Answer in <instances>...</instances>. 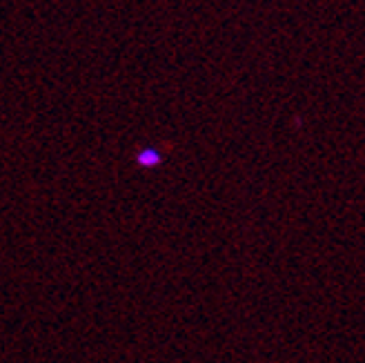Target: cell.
I'll list each match as a JSON object with an SVG mask.
<instances>
[{
	"mask_svg": "<svg viewBox=\"0 0 365 363\" xmlns=\"http://www.w3.org/2000/svg\"><path fill=\"white\" fill-rule=\"evenodd\" d=\"M163 160H165V154L156 148H152V145H145V148H140L134 154V165L138 170H156L163 165Z\"/></svg>",
	"mask_w": 365,
	"mask_h": 363,
	"instance_id": "cell-1",
	"label": "cell"
}]
</instances>
